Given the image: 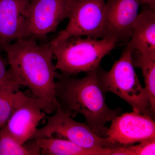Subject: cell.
Wrapping results in <instances>:
<instances>
[{
    "instance_id": "cell-11",
    "label": "cell",
    "mask_w": 155,
    "mask_h": 155,
    "mask_svg": "<svg viewBox=\"0 0 155 155\" xmlns=\"http://www.w3.org/2000/svg\"><path fill=\"white\" fill-rule=\"evenodd\" d=\"M28 0H0V43L30 37L26 8Z\"/></svg>"
},
{
    "instance_id": "cell-8",
    "label": "cell",
    "mask_w": 155,
    "mask_h": 155,
    "mask_svg": "<svg viewBox=\"0 0 155 155\" xmlns=\"http://www.w3.org/2000/svg\"><path fill=\"white\" fill-rule=\"evenodd\" d=\"M155 138V123L149 115L133 111L112 121L106 139L110 143L129 146Z\"/></svg>"
},
{
    "instance_id": "cell-10",
    "label": "cell",
    "mask_w": 155,
    "mask_h": 155,
    "mask_svg": "<svg viewBox=\"0 0 155 155\" xmlns=\"http://www.w3.org/2000/svg\"><path fill=\"white\" fill-rule=\"evenodd\" d=\"M140 5V0H107L104 38H115L119 42L129 40Z\"/></svg>"
},
{
    "instance_id": "cell-5",
    "label": "cell",
    "mask_w": 155,
    "mask_h": 155,
    "mask_svg": "<svg viewBox=\"0 0 155 155\" xmlns=\"http://www.w3.org/2000/svg\"><path fill=\"white\" fill-rule=\"evenodd\" d=\"M106 0H74L65 29L48 42L52 47L74 36L104 37Z\"/></svg>"
},
{
    "instance_id": "cell-2",
    "label": "cell",
    "mask_w": 155,
    "mask_h": 155,
    "mask_svg": "<svg viewBox=\"0 0 155 155\" xmlns=\"http://www.w3.org/2000/svg\"><path fill=\"white\" fill-rule=\"evenodd\" d=\"M55 94L59 107L64 114L71 118L81 114L94 132L103 138L107 137V123L122 112L121 108L110 109L106 104L97 69L81 78L57 73Z\"/></svg>"
},
{
    "instance_id": "cell-13",
    "label": "cell",
    "mask_w": 155,
    "mask_h": 155,
    "mask_svg": "<svg viewBox=\"0 0 155 155\" xmlns=\"http://www.w3.org/2000/svg\"><path fill=\"white\" fill-rule=\"evenodd\" d=\"M44 155H110V148L83 147L67 139L55 137L34 139Z\"/></svg>"
},
{
    "instance_id": "cell-9",
    "label": "cell",
    "mask_w": 155,
    "mask_h": 155,
    "mask_svg": "<svg viewBox=\"0 0 155 155\" xmlns=\"http://www.w3.org/2000/svg\"><path fill=\"white\" fill-rule=\"evenodd\" d=\"M46 116L35 100L20 91L16 108L5 128L16 140L24 143L32 139L38 125Z\"/></svg>"
},
{
    "instance_id": "cell-4",
    "label": "cell",
    "mask_w": 155,
    "mask_h": 155,
    "mask_svg": "<svg viewBox=\"0 0 155 155\" xmlns=\"http://www.w3.org/2000/svg\"><path fill=\"white\" fill-rule=\"evenodd\" d=\"M133 52L126 47L109 71L97 68L100 85L105 94L110 92L120 97L132 107L133 111L153 117L154 114L151 110L147 94L134 69Z\"/></svg>"
},
{
    "instance_id": "cell-15",
    "label": "cell",
    "mask_w": 155,
    "mask_h": 155,
    "mask_svg": "<svg viewBox=\"0 0 155 155\" xmlns=\"http://www.w3.org/2000/svg\"><path fill=\"white\" fill-rule=\"evenodd\" d=\"M41 150L35 140L22 143L16 140L6 130H0V155H39Z\"/></svg>"
},
{
    "instance_id": "cell-16",
    "label": "cell",
    "mask_w": 155,
    "mask_h": 155,
    "mask_svg": "<svg viewBox=\"0 0 155 155\" xmlns=\"http://www.w3.org/2000/svg\"><path fill=\"white\" fill-rule=\"evenodd\" d=\"M19 87L0 88V130L5 126L17 106L20 91Z\"/></svg>"
},
{
    "instance_id": "cell-1",
    "label": "cell",
    "mask_w": 155,
    "mask_h": 155,
    "mask_svg": "<svg viewBox=\"0 0 155 155\" xmlns=\"http://www.w3.org/2000/svg\"><path fill=\"white\" fill-rule=\"evenodd\" d=\"M0 45L6 53L9 69L20 86L30 89L31 97L46 114L55 113L59 105L56 97L57 72L52 47L48 43L39 44L31 37Z\"/></svg>"
},
{
    "instance_id": "cell-7",
    "label": "cell",
    "mask_w": 155,
    "mask_h": 155,
    "mask_svg": "<svg viewBox=\"0 0 155 155\" xmlns=\"http://www.w3.org/2000/svg\"><path fill=\"white\" fill-rule=\"evenodd\" d=\"M74 0H28L26 8L30 37L45 38L68 18Z\"/></svg>"
},
{
    "instance_id": "cell-18",
    "label": "cell",
    "mask_w": 155,
    "mask_h": 155,
    "mask_svg": "<svg viewBox=\"0 0 155 155\" xmlns=\"http://www.w3.org/2000/svg\"><path fill=\"white\" fill-rule=\"evenodd\" d=\"M3 51L0 45V88L8 87H20V84L15 79L10 69H7L8 61L4 59L1 52Z\"/></svg>"
},
{
    "instance_id": "cell-12",
    "label": "cell",
    "mask_w": 155,
    "mask_h": 155,
    "mask_svg": "<svg viewBox=\"0 0 155 155\" xmlns=\"http://www.w3.org/2000/svg\"><path fill=\"white\" fill-rule=\"evenodd\" d=\"M143 6L134 22L127 47L133 51L155 57V10Z\"/></svg>"
},
{
    "instance_id": "cell-14",
    "label": "cell",
    "mask_w": 155,
    "mask_h": 155,
    "mask_svg": "<svg viewBox=\"0 0 155 155\" xmlns=\"http://www.w3.org/2000/svg\"><path fill=\"white\" fill-rule=\"evenodd\" d=\"M132 61L134 67L141 69L144 78L145 89L146 91L151 110L155 112V57L143 55L137 51L132 54Z\"/></svg>"
},
{
    "instance_id": "cell-17",
    "label": "cell",
    "mask_w": 155,
    "mask_h": 155,
    "mask_svg": "<svg viewBox=\"0 0 155 155\" xmlns=\"http://www.w3.org/2000/svg\"><path fill=\"white\" fill-rule=\"evenodd\" d=\"M112 155H154L155 138L142 141L136 145L119 146L113 150Z\"/></svg>"
},
{
    "instance_id": "cell-19",
    "label": "cell",
    "mask_w": 155,
    "mask_h": 155,
    "mask_svg": "<svg viewBox=\"0 0 155 155\" xmlns=\"http://www.w3.org/2000/svg\"><path fill=\"white\" fill-rule=\"evenodd\" d=\"M141 5H146L150 8L155 10V0H140Z\"/></svg>"
},
{
    "instance_id": "cell-3",
    "label": "cell",
    "mask_w": 155,
    "mask_h": 155,
    "mask_svg": "<svg viewBox=\"0 0 155 155\" xmlns=\"http://www.w3.org/2000/svg\"><path fill=\"white\" fill-rule=\"evenodd\" d=\"M119 43L116 39L81 36L69 38L53 47L56 70L68 75L88 72L97 69L105 56Z\"/></svg>"
},
{
    "instance_id": "cell-6",
    "label": "cell",
    "mask_w": 155,
    "mask_h": 155,
    "mask_svg": "<svg viewBox=\"0 0 155 155\" xmlns=\"http://www.w3.org/2000/svg\"><path fill=\"white\" fill-rule=\"evenodd\" d=\"M47 123L37 128L32 139L50 137L56 134L83 147H107L113 149L119 145L109 142L106 138L97 135L87 124L76 122L64 114L60 107L52 116H45Z\"/></svg>"
}]
</instances>
